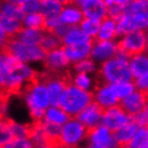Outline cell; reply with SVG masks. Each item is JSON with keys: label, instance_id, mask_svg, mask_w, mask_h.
<instances>
[{"label": "cell", "instance_id": "cell-36", "mask_svg": "<svg viewBox=\"0 0 148 148\" xmlns=\"http://www.w3.org/2000/svg\"><path fill=\"white\" fill-rule=\"evenodd\" d=\"M1 148H36V146L29 138H13L7 144L1 145Z\"/></svg>", "mask_w": 148, "mask_h": 148}, {"label": "cell", "instance_id": "cell-8", "mask_svg": "<svg viewBox=\"0 0 148 148\" xmlns=\"http://www.w3.org/2000/svg\"><path fill=\"white\" fill-rule=\"evenodd\" d=\"M42 78L47 88L52 106H58L60 99L64 92V89L70 82V75H66V74L57 75V74L49 73V75H45Z\"/></svg>", "mask_w": 148, "mask_h": 148}, {"label": "cell", "instance_id": "cell-2", "mask_svg": "<svg viewBox=\"0 0 148 148\" xmlns=\"http://www.w3.org/2000/svg\"><path fill=\"white\" fill-rule=\"evenodd\" d=\"M22 96L34 122L42 120L46 110L52 106L46 85L39 75L23 89Z\"/></svg>", "mask_w": 148, "mask_h": 148}, {"label": "cell", "instance_id": "cell-14", "mask_svg": "<svg viewBox=\"0 0 148 148\" xmlns=\"http://www.w3.org/2000/svg\"><path fill=\"white\" fill-rule=\"evenodd\" d=\"M85 18L103 21L108 15V5L102 0H81L76 1Z\"/></svg>", "mask_w": 148, "mask_h": 148}, {"label": "cell", "instance_id": "cell-30", "mask_svg": "<svg viewBox=\"0 0 148 148\" xmlns=\"http://www.w3.org/2000/svg\"><path fill=\"white\" fill-rule=\"evenodd\" d=\"M101 23L102 21H98V19L84 18V21L81 23V25L78 27L87 37H89L91 40H96L97 36L99 34V30H100Z\"/></svg>", "mask_w": 148, "mask_h": 148}, {"label": "cell", "instance_id": "cell-20", "mask_svg": "<svg viewBox=\"0 0 148 148\" xmlns=\"http://www.w3.org/2000/svg\"><path fill=\"white\" fill-rule=\"evenodd\" d=\"M44 30L31 29V28L23 27L15 38L18 41H21L22 43L29 45V46H40L43 37H44Z\"/></svg>", "mask_w": 148, "mask_h": 148}, {"label": "cell", "instance_id": "cell-35", "mask_svg": "<svg viewBox=\"0 0 148 148\" xmlns=\"http://www.w3.org/2000/svg\"><path fill=\"white\" fill-rule=\"evenodd\" d=\"M16 2H17L21 10L25 15L34 14V13L40 12L41 1H38V0H21V1H16Z\"/></svg>", "mask_w": 148, "mask_h": 148}, {"label": "cell", "instance_id": "cell-9", "mask_svg": "<svg viewBox=\"0 0 148 148\" xmlns=\"http://www.w3.org/2000/svg\"><path fill=\"white\" fill-rule=\"evenodd\" d=\"M118 55V43L116 41L93 40L90 58L98 63H104Z\"/></svg>", "mask_w": 148, "mask_h": 148}, {"label": "cell", "instance_id": "cell-21", "mask_svg": "<svg viewBox=\"0 0 148 148\" xmlns=\"http://www.w3.org/2000/svg\"><path fill=\"white\" fill-rule=\"evenodd\" d=\"M129 67L134 79L148 73V53H142L130 57Z\"/></svg>", "mask_w": 148, "mask_h": 148}, {"label": "cell", "instance_id": "cell-16", "mask_svg": "<svg viewBox=\"0 0 148 148\" xmlns=\"http://www.w3.org/2000/svg\"><path fill=\"white\" fill-rule=\"evenodd\" d=\"M147 102V95L141 92V91H135L129 97H127L126 99L120 101V106L127 114L133 117L135 115L140 114L141 112L145 110Z\"/></svg>", "mask_w": 148, "mask_h": 148}, {"label": "cell", "instance_id": "cell-11", "mask_svg": "<svg viewBox=\"0 0 148 148\" xmlns=\"http://www.w3.org/2000/svg\"><path fill=\"white\" fill-rule=\"evenodd\" d=\"M131 116L127 114L121 108L120 105L114 106V108L104 110L103 118H102V126L106 127L114 133L117 130L127 125L131 120Z\"/></svg>", "mask_w": 148, "mask_h": 148}, {"label": "cell", "instance_id": "cell-1", "mask_svg": "<svg viewBox=\"0 0 148 148\" xmlns=\"http://www.w3.org/2000/svg\"><path fill=\"white\" fill-rule=\"evenodd\" d=\"M38 77V74L28 63H24L7 52H1L0 83L5 98L10 95L22 92L29 83Z\"/></svg>", "mask_w": 148, "mask_h": 148}, {"label": "cell", "instance_id": "cell-15", "mask_svg": "<svg viewBox=\"0 0 148 148\" xmlns=\"http://www.w3.org/2000/svg\"><path fill=\"white\" fill-rule=\"evenodd\" d=\"M59 17L62 24L70 27H78L85 18L76 1H64Z\"/></svg>", "mask_w": 148, "mask_h": 148}, {"label": "cell", "instance_id": "cell-41", "mask_svg": "<svg viewBox=\"0 0 148 148\" xmlns=\"http://www.w3.org/2000/svg\"><path fill=\"white\" fill-rule=\"evenodd\" d=\"M144 111L148 114V96H147V102H146V106H145V110H144Z\"/></svg>", "mask_w": 148, "mask_h": 148}, {"label": "cell", "instance_id": "cell-7", "mask_svg": "<svg viewBox=\"0 0 148 148\" xmlns=\"http://www.w3.org/2000/svg\"><path fill=\"white\" fill-rule=\"evenodd\" d=\"M118 43V54L125 57H132L137 54L147 52L146 32L136 30L120 37Z\"/></svg>", "mask_w": 148, "mask_h": 148}, {"label": "cell", "instance_id": "cell-17", "mask_svg": "<svg viewBox=\"0 0 148 148\" xmlns=\"http://www.w3.org/2000/svg\"><path fill=\"white\" fill-rule=\"evenodd\" d=\"M92 42L93 41H89V42H85V43L63 46V49L67 54L70 62L74 64V63L79 62L82 60L90 58L91 49H92Z\"/></svg>", "mask_w": 148, "mask_h": 148}, {"label": "cell", "instance_id": "cell-34", "mask_svg": "<svg viewBox=\"0 0 148 148\" xmlns=\"http://www.w3.org/2000/svg\"><path fill=\"white\" fill-rule=\"evenodd\" d=\"M73 70L75 73H86V74H93L95 72L99 71V68L97 66V62H95L91 58H87L76 62L73 64Z\"/></svg>", "mask_w": 148, "mask_h": 148}, {"label": "cell", "instance_id": "cell-29", "mask_svg": "<svg viewBox=\"0 0 148 148\" xmlns=\"http://www.w3.org/2000/svg\"><path fill=\"white\" fill-rule=\"evenodd\" d=\"M0 15L17 19L22 23L24 17H25V14L23 13V11L21 10V8H19L16 1H2L1 2V9H0Z\"/></svg>", "mask_w": 148, "mask_h": 148}, {"label": "cell", "instance_id": "cell-4", "mask_svg": "<svg viewBox=\"0 0 148 148\" xmlns=\"http://www.w3.org/2000/svg\"><path fill=\"white\" fill-rule=\"evenodd\" d=\"M92 102V93L82 90L69 82L58 106H60L64 112H67L71 117H76L83 110H85Z\"/></svg>", "mask_w": 148, "mask_h": 148}, {"label": "cell", "instance_id": "cell-22", "mask_svg": "<svg viewBox=\"0 0 148 148\" xmlns=\"http://www.w3.org/2000/svg\"><path fill=\"white\" fill-rule=\"evenodd\" d=\"M118 37L117 21L111 17L104 18L101 23V27L96 40L98 41H115Z\"/></svg>", "mask_w": 148, "mask_h": 148}, {"label": "cell", "instance_id": "cell-38", "mask_svg": "<svg viewBox=\"0 0 148 148\" xmlns=\"http://www.w3.org/2000/svg\"><path fill=\"white\" fill-rule=\"evenodd\" d=\"M132 119L136 122V125L140 128H148V114L145 111L133 116Z\"/></svg>", "mask_w": 148, "mask_h": 148}, {"label": "cell", "instance_id": "cell-13", "mask_svg": "<svg viewBox=\"0 0 148 148\" xmlns=\"http://www.w3.org/2000/svg\"><path fill=\"white\" fill-rule=\"evenodd\" d=\"M103 113V108L93 101L85 110H83L75 118L77 119L78 121H81L88 130H92L102 125Z\"/></svg>", "mask_w": 148, "mask_h": 148}, {"label": "cell", "instance_id": "cell-26", "mask_svg": "<svg viewBox=\"0 0 148 148\" xmlns=\"http://www.w3.org/2000/svg\"><path fill=\"white\" fill-rule=\"evenodd\" d=\"M70 82L77 88L92 93L98 86L93 77L90 74L86 73H75L73 76H70Z\"/></svg>", "mask_w": 148, "mask_h": 148}, {"label": "cell", "instance_id": "cell-12", "mask_svg": "<svg viewBox=\"0 0 148 148\" xmlns=\"http://www.w3.org/2000/svg\"><path fill=\"white\" fill-rule=\"evenodd\" d=\"M93 101L99 104L103 110L114 108L120 104L119 100L115 91L112 88V85L106 83H99L92 92Z\"/></svg>", "mask_w": 148, "mask_h": 148}, {"label": "cell", "instance_id": "cell-32", "mask_svg": "<svg viewBox=\"0 0 148 148\" xmlns=\"http://www.w3.org/2000/svg\"><path fill=\"white\" fill-rule=\"evenodd\" d=\"M112 88L115 91L116 96L119 100L122 101L123 99H126L127 97H129L130 95H132L133 92L136 91L134 82H125V83H118V84H113Z\"/></svg>", "mask_w": 148, "mask_h": 148}, {"label": "cell", "instance_id": "cell-5", "mask_svg": "<svg viewBox=\"0 0 148 148\" xmlns=\"http://www.w3.org/2000/svg\"><path fill=\"white\" fill-rule=\"evenodd\" d=\"M2 52H7L24 63L44 61L46 52L41 46H29L16 38H10L1 44Z\"/></svg>", "mask_w": 148, "mask_h": 148}, {"label": "cell", "instance_id": "cell-37", "mask_svg": "<svg viewBox=\"0 0 148 148\" xmlns=\"http://www.w3.org/2000/svg\"><path fill=\"white\" fill-rule=\"evenodd\" d=\"M134 85L137 91L145 93L148 96V73L142 75L134 79Z\"/></svg>", "mask_w": 148, "mask_h": 148}, {"label": "cell", "instance_id": "cell-3", "mask_svg": "<svg viewBox=\"0 0 148 148\" xmlns=\"http://www.w3.org/2000/svg\"><path fill=\"white\" fill-rule=\"evenodd\" d=\"M129 59L128 57L118 54L113 59L102 63L98 71L102 83L113 85L125 82H132L133 76L129 67Z\"/></svg>", "mask_w": 148, "mask_h": 148}, {"label": "cell", "instance_id": "cell-23", "mask_svg": "<svg viewBox=\"0 0 148 148\" xmlns=\"http://www.w3.org/2000/svg\"><path fill=\"white\" fill-rule=\"evenodd\" d=\"M72 118L67 112H64L60 106H51L46 110L44 114L45 121L56 125V126L62 127Z\"/></svg>", "mask_w": 148, "mask_h": 148}, {"label": "cell", "instance_id": "cell-25", "mask_svg": "<svg viewBox=\"0 0 148 148\" xmlns=\"http://www.w3.org/2000/svg\"><path fill=\"white\" fill-rule=\"evenodd\" d=\"M2 121H4V123L9 128L13 138H29L31 125L28 126V125L18 122L14 119L8 118V117L2 118Z\"/></svg>", "mask_w": 148, "mask_h": 148}, {"label": "cell", "instance_id": "cell-33", "mask_svg": "<svg viewBox=\"0 0 148 148\" xmlns=\"http://www.w3.org/2000/svg\"><path fill=\"white\" fill-rule=\"evenodd\" d=\"M41 47L44 49L45 52H52L54 49H57V48L62 47V40L58 38L57 36H55L52 32H46L45 31L44 37H43V40L41 42Z\"/></svg>", "mask_w": 148, "mask_h": 148}, {"label": "cell", "instance_id": "cell-10", "mask_svg": "<svg viewBox=\"0 0 148 148\" xmlns=\"http://www.w3.org/2000/svg\"><path fill=\"white\" fill-rule=\"evenodd\" d=\"M43 62L49 73L57 74V75H62L71 63L64 49H63V46L54 49L52 52L46 53Z\"/></svg>", "mask_w": 148, "mask_h": 148}, {"label": "cell", "instance_id": "cell-31", "mask_svg": "<svg viewBox=\"0 0 148 148\" xmlns=\"http://www.w3.org/2000/svg\"><path fill=\"white\" fill-rule=\"evenodd\" d=\"M23 27L31 28V29H40L44 30L45 28V17L40 12L34 14L25 15L23 19Z\"/></svg>", "mask_w": 148, "mask_h": 148}, {"label": "cell", "instance_id": "cell-19", "mask_svg": "<svg viewBox=\"0 0 148 148\" xmlns=\"http://www.w3.org/2000/svg\"><path fill=\"white\" fill-rule=\"evenodd\" d=\"M138 129H140V127L137 126L136 122L131 118V120L127 125H125L122 128L114 132V137L118 143L119 147H126L127 145L131 142V140L133 138V136L135 135Z\"/></svg>", "mask_w": 148, "mask_h": 148}, {"label": "cell", "instance_id": "cell-24", "mask_svg": "<svg viewBox=\"0 0 148 148\" xmlns=\"http://www.w3.org/2000/svg\"><path fill=\"white\" fill-rule=\"evenodd\" d=\"M64 1L59 0H42L40 5V13L45 18L59 17L63 9Z\"/></svg>", "mask_w": 148, "mask_h": 148}, {"label": "cell", "instance_id": "cell-42", "mask_svg": "<svg viewBox=\"0 0 148 148\" xmlns=\"http://www.w3.org/2000/svg\"><path fill=\"white\" fill-rule=\"evenodd\" d=\"M145 32H146V41H147V52L146 53H148V30L145 31Z\"/></svg>", "mask_w": 148, "mask_h": 148}, {"label": "cell", "instance_id": "cell-6", "mask_svg": "<svg viewBox=\"0 0 148 148\" xmlns=\"http://www.w3.org/2000/svg\"><path fill=\"white\" fill-rule=\"evenodd\" d=\"M89 130L75 117L61 127L59 136L60 148H78L88 136Z\"/></svg>", "mask_w": 148, "mask_h": 148}, {"label": "cell", "instance_id": "cell-40", "mask_svg": "<svg viewBox=\"0 0 148 148\" xmlns=\"http://www.w3.org/2000/svg\"><path fill=\"white\" fill-rule=\"evenodd\" d=\"M84 148H103L101 147V146H98V145H95V144H91V143H87L85 145V147Z\"/></svg>", "mask_w": 148, "mask_h": 148}, {"label": "cell", "instance_id": "cell-39", "mask_svg": "<svg viewBox=\"0 0 148 148\" xmlns=\"http://www.w3.org/2000/svg\"><path fill=\"white\" fill-rule=\"evenodd\" d=\"M36 148H60L59 146H57L55 144H52V143H46V144H43L41 146H38Z\"/></svg>", "mask_w": 148, "mask_h": 148}, {"label": "cell", "instance_id": "cell-27", "mask_svg": "<svg viewBox=\"0 0 148 148\" xmlns=\"http://www.w3.org/2000/svg\"><path fill=\"white\" fill-rule=\"evenodd\" d=\"M105 3L108 5V17L118 21L121 16L129 12L130 1H116V0H106Z\"/></svg>", "mask_w": 148, "mask_h": 148}, {"label": "cell", "instance_id": "cell-28", "mask_svg": "<svg viewBox=\"0 0 148 148\" xmlns=\"http://www.w3.org/2000/svg\"><path fill=\"white\" fill-rule=\"evenodd\" d=\"M91 40L89 37H87L79 27H71L68 34L63 37L62 45L63 46H70V45L79 44V43H85Z\"/></svg>", "mask_w": 148, "mask_h": 148}, {"label": "cell", "instance_id": "cell-18", "mask_svg": "<svg viewBox=\"0 0 148 148\" xmlns=\"http://www.w3.org/2000/svg\"><path fill=\"white\" fill-rule=\"evenodd\" d=\"M23 28V23L17 19L0 15V34L1 44L10 38H15Z\"/></svg>", "mask_w": 148, "mask_h": 148}]
</instances>
